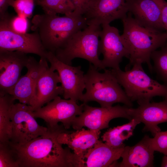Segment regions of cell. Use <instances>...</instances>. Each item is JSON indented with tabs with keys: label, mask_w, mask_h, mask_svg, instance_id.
Wrapping results in <instances>:
<instances>
[{
	"label": "cell",
	"mask_w": 167,
	"mask_h": 167,
	"mask_svg": "<svg viewBox=\"0 0 167 167\" xmlns=\"http://www.w3.org/2000/svg\"><path fill=\"white\" fill-rule=\"evenodd\" d=\"M14 0H11V3H10V4H11V2H12L13 1H14Z\"/></svg>",
	"instance_id": "obj_34"
},
{
	"label": "cell",
	"mask_w": 167,
	"mask_h": 167,
	"mask_svg": "<svg viewBox=\"0 0 167 167\" xmlns=\"http://www.w3.org/2000/svg\"><path fill=\"white\" fill-rule=\"evenodd\" d=\"M47 59L40 58L38 62L33 57L29 56L27 73L21 76L9 94L20 103L30 105L32 100L35 85Z\"/></svg>",
	"instance_id": "obj_17"
},
{
	"label": "cell",
	"mask_w": 167,
	"mask_h": 167,
	"mask_svg": "<svg viewBox=\"0 0 167 167\" xmlns=\"http://www.w3.org/2000/svg\"><path fill=\"white\" fill-rule=\"evenodd\" d=\"M47 134L23 144L10 143L15 150L19 167H84L85 161L64 148L57 137L66 129L63 124L47 127Z\"/></svg>",
	"instance_id": "obj_1"
},
{
	"label": "cell",
	"mask_w": 167,
	"mask_h": 167,
	"mask_svg": "<svg viewBox=\"0 0 167 167\" xmlns=\"http://www.w3.org/2000/svg\"><path fill=\"white\" fill-rule=\"evenodd\" d=\"M100 73L89 63L88 71L84 75L86 92L81 101L83 103L92 101L98 103L101 107L112 106L117 103H121L129 107L133 105L110 69H105Z\"/></svg>",
	"instance_id": "obj_4"
},
{
	"label": "cell",
	"mask_w": 167,
	"mask_h": 167,
	"mask_svg": "<svg viewBox=\"0 0 167 167\" xmlns=\"http://www.w3.org/2000/svg\"><path fill=\"white\" fill-rule=\"evenodd\" d=\"M151 59L153 63V71L163 84L167 86V44L152 52Z\"/></svg>",
	"instance_id": "obj_25"
},
{
	"label": "cell",
	"mask_w": 167,
	"mask_h": 167,
	"mask_svg": "<svg viewBox=\"0 0 167 167\" xmlns=\"http://www.w3.org/2000/svg\"><path fill=\"white\" fill-rule=\"evenodd\" d=\"M159 7L162 23L167 33V2L165 0H153Z\"/></svg>",
	"instance_id": "obj_30"
},
{
	"label": "cell",
	"mask_w": 167,
	"mask_h": 167,
	"mask_svg": "<svg viewBox=\"0 0 167 167\" xmlns=\"http://www.w3.org/2000/svg\"><path fill=\"white\" fill-rule=\"evenodd\" d=\"M140 123L133 118L128 123L110 128L102 136L103 141L109 145L118 148L125 146L124 141L127 140L133 135L134 130Z\"/></svg>",
	"instance_id": "obj_22"
},
{
	"label": "cell",
	"mask_w": 167,
	"mask_h": 167,
	"mask_svg": "<svg viewBox=\"0 0 167 167\" xmlns=\"http://www.w3.org/2000/svg\"><path fill=\"white\" fill-rule=\"evenodd\" d=\"M122 20L123 31L121 37L130 53L129 62L125 71L130 70L135 64L146 63L152 73L151 54L167 44V33L141 25L130 12Z\"/></svg>",
	"instance_id": "obj_2"
},
{
	"label": "cell",
	"mask_w": 167,
	"mask_h": 167,
	"mask_svg": "<svg viewBox=\"0 0 167 167\" xmlns=\"http://www.w3.org/2000/svg\"><path fill=\"white\" fill-rule=\"evenodd\" d=\"M101 133L83 128L75 131L66 130L59 134L57 139L59 143L66 145L76 156L85 161L84 155L98 141Z\"/></svg>",
	"instance_id": "obj_20"
},
{
	"label": "cell",
	"mask_w": 167,
	"mask_h": 167,
	"mask_svg": "<svg viewBox=\"0 0 167 167\" xmlns=\"http://www.w3.org/2000/svg\"><path fill=\"white\" fill-rule=\"evenodd\" d=\"M155 151L151 138L145 135L135 145L125 146L121 156L122 161L118 167H153Z\"/></svg>",
	"instance_id": "obj_19"
},
{
	"label": "cell",
	"mask_w": 167,
	"mask_h": 167,
	"mask_svg": "<svg viewBox=\"0 0 167 167\" xmlns=\"http://www.w3.org/2000/svg\"><path fill=\"white\" fill-rule=\"evenodd\" d=\"M160 102H150L139 105L135 108H129L128 113L132 119L134 118L144 126L143 132H150L154 136L161 131L158 125L167 122V97Z\"/></svg>",
	"instance_id": "obj_16"
},
{
	"label": "cell",
	"mask_w": 167,
	"mask_h": 167,
	"mask_svg": "<svg viewBox=\"0 0 167 167\" xmlns=\"http://www.w3.org/2000/svg\"><path fill=\"white\" fill-rule=\"evenodd\" d=\"M151 142L155 151L167 156V131L157 132L151 138Z\"/></svg>",
	"instance_id": "obj_28"
},
{
	"label": "cell",
	"mask_w": 167,
	"mask_h": 167,
	"mask_svg": "<svg viewBox=\"0 0 167 167\" xmlns=\"http://www.w3.org/2000/svg\"><path fill=\"white\" fill-rule=\"evenodd\" d=\"M128 10L126 0H90L85 7L83 16L88 25L109 24L113 20H121Z\"/></svg>",
	"instance_id": "obj_13"
},
{
	"label": "cell",
	"mask_w": 167,
	"mask_h": 167,
	"mask_svg": "<svg viewBox=\"0 0 167 167\" xmlns=\"http://www.w3.org/2000/svg\"><path fill=\"white\" fill-rule=\"evenodd\" d=\"M100 31L98 54L103 56L102 64L105 68H120L122 58H129V50L122 40L118 29L109 24L102 25Z\"/></svg>",
	"instance_id": "obj_12"
},
{
	"label": "cell",
	"mask_w": 167,
	"mask_h": 167,
	"mask_svg": "<svg viewBox=\"0 0 167 167\" xmlns=\"http://www.w3.org/2000/svg\"><path fill=\"white\" fill-rule=\"evenodd\" d=\"M35 2L42 7L45 13L48 14L68 15L75 10L70 0H36Z\"/></svg>",
	"instance_id": "obj_24"
},
{
	"label": "cell",
	"mask_w": 167,
	"mask_h": 167,
	"mask_svg": "<svg viewBox=\"0 0 167 167\" xmlns=\"http://www.w3.org/2000/svg\"><path fill=\"white\" fill-rule=\"evenodd\" d=\"M0 167H19L16 152L10 143H0Z\"/></svg>",
	"instance_id": "obj_26"
},
{
	"label": "cell",
	"mask_w": 167,
	"mask_h": 167,
	"mask_svg": "<svg viewBox=\"0 0 167 167\" xmlns=\"http://www.w3.org/2000/svg\"><path fill=\"white\" fill-rule=\"evenodd\" d=\"M161 166L167 167V156L164 155L163 157Z\"/></svg>",
	"instance_id": "obj_32"
},
{
	"label": "cell",
	"mask_w": 167,
	"mask_h": 167,
	"mask_svg": "<svg viewBox=\"0 0 167 167\" xmlns=\"http://www.w3.org/2000/svg\"><path fill=\"white\" fill-rule=\"evenodd\" d=\"M31 22V30L38 33L45 49L54 54L75 33L88 26L83 15L72 13L62 17L45 13L37 14L33 17Z\"/></svg>",
	"instance_id": "obj_3"
},
{
	"label": "cell",
	"mask_w": 167,
	"mask_h": 167,
	"mask_svg": "<svg viewBox=\"0 0 167 167\" xmlns=\"http://www.w3.org/2000/svg\"><path fill=\"white\" fill-rule=\"evenodd\" d=\"M7 13L0 18V51H19L26 54H33L46 58L48 51L42 43L38 33H20L9 26Z\"/></svg>",
	"instance_id": "obj_7"
},
{
	"label": "cell",
	"mask_w": 167,
	"mask_h": 167,
	"mask_svg": "<svg viewBox=\"0 0 167 167\" xmlns=\"http://www.w3.org/2000/svg\"><path fill=\"white\" fill-rule=\"evenodd\" d=\"M83 111L73 121L71 126L75 130H80L83 127L95 131L108 128L112 119L118 118L132 119L128 113L130 107L126 105H117L107 107H96L83 103Z\"/></svg>",
	"instance_id": "obj_9"
},
{
	"label": "cell",
	"mask_w": 167,
	"mask_h": 167,
	"mask_svg": "<svg viewBox=\"0 0 167 167\" xmlns=\"http://www.w3.org/2000/svg\"><path fill=\"white\" fill-rule=\"evenodd\" d=\"M11 0H0V17L2 18L7 13L8 7L10 6Z\"/></svg>",
	"instance_id": "obj_31"
},
{
	"label": "cell",
	"mask_w": 167,
	"mask_h": 167,
	"mask_svg": "<svg viewBox=\"0 0 167 167\" xmlns=\"http://www.w3.org/2000/svg\"><path fill=\"white\" fill-rule=\"evenodd\" d=\"M15 99L7 94L0 96V143L10 141L12 133L11 110Z\"/></svg>",
	"instance_id": "obj_23"
},
{
	"label": "cell",
	"mask_w": 167,
	"mask_h": 167,
	"mask_svg": "<svg viewBox=\"0 0 167 167\" xmlns=\"http://www.w3.org/2000/svg\"><path fill=\"white\" fill-rule=\"evenodd\" d=\"M125 146L115 148L99 140L84 156L85 167L113 166L121 157Z\"/></svg>",
	"instance_id": "obj_21"
},
{
	"label": "cell",
	"mask_w": 167,
	"mask_h": 167,
	"mask_svg": "<svg viewBox=\"0 0 167 167\" xmlns=\"http://www.w3.org/2000/svg\"><path fill=\"white\" fill-rule=\"evenodd\" d=\"M28 58L27 54L19 51H0V96L11 92Z\"/></svg>",
	"instance_id": "obj_14"
},
{
	"label": "cell",
	"mask_w": 167,
	"mask_h": 167,
	"mask_svg": "<svg viewBox=\"0 0 167 167\" xmlns=\"http://www.w3.org/2000/svg\"><path fill=\"white\" fill-rule=\"evenodd\" d=\"M83 109V104L79 105L76 101L62 99L58 96L46 106L33 111V114L35 118L43 119L47 127H55L61 122L67 129L71 126L74 119L82 113Z\"/></svg>",
	"instance_id": "obj_10"
},
{
	"label": "cell",
	"mask_w": 167,
	"mask_h": 167,
	"mask_svg": "<svg viewBox=\"0 0 167 167\" xmlns=\"http://www.w3.org/2000/svg\"><path fill=\"white\" fill-rule=\"evenodd\" d=\"M83 8V14L84 8L90 0H81Z\"/></svg>",
	"instance_id": "obj_33"
},
{
	"label": "cell",
	"mask_w": 167,
	"mask_h": 167,
	"mask_svg": "<svg viewBox=\"0 0 167 167\" xmlns=\"http://www.w3.org/2000/svg\"><path fill=\"white\" fill-rule=\"evenodd\" d=\"M128 12L141 25L150 29L164 32L160 10L153 0H126Z\"/></svg>",
	"instance_id": "obj_18"
},
{
	"label": "cell",
	"mask_w": 167,
	"mask_h": 167,
	"mask_svg": "<svg viewBox=\"0 0 167 167\" xmlns=\"http://www.w3.org/2000/svg\"><path fill=\"white\" fill-rule=\"evenodd\" d=\"M101 25L91 24L75 33L62 48L54 53L61 61L71 65L75 58L87 60L98 71L106 68L99 58L98 48Z\"/></svg>",
	"instance_id": "obj_6"
},
{
	"label": "cell",
	"mask_w": 167,
	"mask_h": 167,
	"mask_svg": "<svg viewBox=\"0 0 167 167\" xmlns=\"http://www.w3.org/2000/svg\"><path fill=\"white\" fill-rule=\"evenodd\" d=\"M127 96L139 105L150 102L154 97H167V86L150 78L142 64L136 63L128 70L110 69Z\"/></svg>",
	"instance_id": "obj_5"
},
{
	"label": "cell",
	"mask_w": 167,
	"mask_h": 167,
	"mask_svg": "<svg viewBox=\"0 0 167 167\" xmlns=\"http://www.w3.org/2000/svg\"><path fill=\"white\" fill-rule=\"evenodd\" d=\"M7 22L10 27L13 30L20 33H25L28 28L27 18L17 15L10 18L8 15Z\"/></svg>",
	"instance_id": "obj_29"
},
{
	"label": "cell",
	"mask_w": 167,
	"mask_h": 167,
	"mask_svg": "<svg viewBox=\"0 0 167 167\" xmlns=\"http://www.w3.org/2000/svg\"><path fill=\"white\" fill-rule=\"evenodd\" d=\"M35 118L30 106L20 102L14 104L11 113L12 133L10 142L24 144L47 134V127L40 125Z\"/></svg>",
	"instance_id": "obj_8"
},
{
	"label": "cell",
	"mask_w": 167,
	"mask_h": 167,
	"mask_svg": "<svg viewBox=\"0 0 167 167\" xmlns=\"http://www.w3.org/2000/svg\"><path fill=\"white\" fill-rule=\"evenodd\" d=\"M45 63L36 83L33 95L30 105L34 111L43 107L46 103L52 101L59 95H63V90L61 86L57 72Z\"/></svg>",
	"instance_id": "obj_15"
},
{
	"label": "cell",
	"mask_w": 167,
	"mask_h": 167,
	"mask_svg": "<svg viewBox=\"0 0 167 167\" xmlns=\"http://www.w3.org/2000/svg\"><path fill=\"white\" fill-rule=\"evenodd\" d=\"M35 2V0H15L11 3L10 6L18 15L27 18L32 15Z\"/></svg>",
	"instance_id": "obj_27"
},
{
	"label": "cell",
	"mask_w": 167,
	"mask_h": 167,
	"mask_svg": "<svg viewBox=\"0 0 167 167\" xmlns=\"http://www.w3.org/2000/svg\"><path fill=\"white\" fill-rule=\"evenodd\" d=\"M46 59L50 63V68L58 73L64 99L81 101L85 87V74L81 66H73L65 64L50 51H48Z\"/></svg>",
	"instance_id": "obj_11"
}]
</instances>
